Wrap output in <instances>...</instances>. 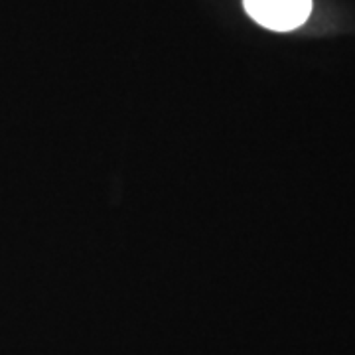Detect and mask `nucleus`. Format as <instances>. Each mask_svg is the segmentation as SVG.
Listing matches in <instances>:
<instances>
[{"label":"nucleus","instance_id":"f257e3e1","mask_svg":"<svg viewBox=\"0 0 355 355\" xmlns=\"http://www.w3.org/2000/svg\"><path fill=\"white\" fill-rule=\"evenodd\" d=\"M254 22L275 32H291L302 26L312 12V0H243Z\"/></svg>","mask_w":355,"mask_h":355}]
</instances>
